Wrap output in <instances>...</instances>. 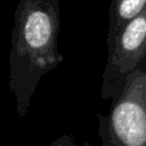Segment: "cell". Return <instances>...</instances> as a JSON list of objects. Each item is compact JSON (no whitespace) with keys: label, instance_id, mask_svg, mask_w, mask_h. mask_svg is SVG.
Returning <instances> with one entry per match:
<instances>
[{"label":"cell","instance_id":"obj_1","mask_svg":"<svg viewBox=\"0 0 146 146\" xmlns=\"http://www.w3.org/2000/svg\"><path fill=\"white\" fill-rule=\"evenodd\" d=\"M59 0H19L14 15L9 52V88L19 119L30 108L43 75L64 57L58 51Z\"/></svg>","mask_w":146,"mask_h":146},{"label":"cell","instance_id":"obj_2","mask_svg":"<svg viewBox=\"0 0 146 146\" xmlns=\"http://www.w3.org/2000/svg\"><path fill=\"white\" fill-rule=\"evenodd\" d=\"M103 146H146V58L131 72L111 103L98 114Z\"/></svg>","mask_w":146,"mask_h":146},{"label":"cell","instance_id":"obj_4","mask_svg":"<svg viewBox=\"0 0 146 146\" xmlns=\"http://www.w3.org/2000/svg\"><path fill=\"white\" fill-rule=\"evenodd\" d=\"M146 7V0H112L108 9L107 49L113 44L119 32L137 17Z\"/></svg>","mask_w":146,"mask_h":146},{"label":"cell","instance_id":"obj_5","mask_svg":"<svg viewBox=\"0 0 146 146\" xmlns=\"http://www.w3.org/2000/svg\"><path fill=\"white\" fill-rule=\"evenodd\" d=\"M49 146H91V145L88 141L79 145L76 143V139L73 136H71V135H62L59 138L54 140Z\"/></svg>","mask_w":146,"mask_h":146},{"label":"cell","instance_id":"obj_3","mask_svg":"<svg viewBox=\"0 0 146 146\" xmlns=\"http://www.w3.org/2000/svg\"><path fill=\"white\" fill-rule=\"evenodd\" d=\"M107 52L100 97L112 100L123 89L128 75L146 58V7L119 32Z\"/></svg>","mask_w":146,"mask_h":146}]
</instances>
